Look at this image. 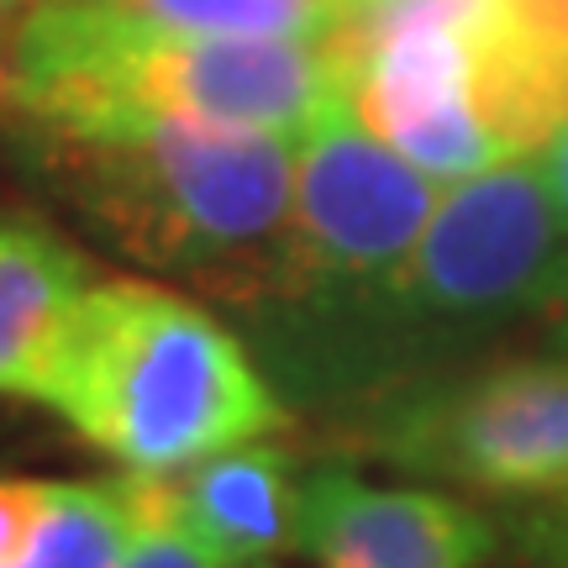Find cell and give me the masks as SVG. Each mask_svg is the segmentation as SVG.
Wrapping results in <instances>:
<instances>
[{"instance_id":"cell-9","label":"cell","mask_w":568,"mask_h":568,"mask_svg":"<svg viewBox=\"0 0 568 568\" xmlns=\"http://www.w3.org/2000/svg\"><path fill=\"white\" fill-rule=\"evenodd\" d=\"M90 284V264L42 216L0 211V395L38 400Z\"/></svg>"},{"instance_id":"cell-11","label":"cell","mask_w":568,"mask_h":568,"mask_svg":"<svg viewBox=\"0 0 568 568\" xmlns=\"http://www.w3.org/2000/svg\"><path fill=\"white\" fill-rule=\"evenodd\" d=\"M153 27L211 32V38H274V42H337L358 0H90Z\"/></svg>"},{"instance_id":"cell-6","label":"cell","mask_w":568,"mask_h":568,"mask_svg":"<svg viewBox=\"0 0 568 568\" xmlns=\"http://www.w3.org/2000/svg\"><path fill=\"white\" fill-rule=\"evenodd\" d=\"M353 443L422 485L495 500L568 495V353L458 364L353 410Z\"/></svg>"},{"instance_id":"cell-1","label":"cell","mask_w":568,"mask_h":568,"mask_svg":"<svg viewBox=\"0 0 568 568\" xmlns=\"http://www.w3.org/2000/svg\"><path fill=\"white\" fill-rule=\"evenodd\" d=\"M568 301V232L537 153L447 184L422 243L374 295L253 347L284 406L358 410L395 385L479 358Z\"/></svg>"},{"instance_id":"cell-16","label":"cell","mask_w":568,"mask_h":568,"mask_svg":"<svg viewBox=\"0 0 568 568\" xmlns=\"http://www.w3.org/2000/svg\"><path fill=\"white\" fill-rule=\"evenodd\" d=\"M537 163H542L548 195H552V205H558V222H564V232H568V122L537 148Z\"/></svg>"},{"instance_id":"cell-15","label":"cell","mask_w":568,"mask_h":568,"mask_svg":"<svg viewBox=\"0 0 568 568\" xmlns=\"http://www.w3.org/2000/svg\"><path fill=\"white\" fill-rule=\"evenodd\" d=\"M53 479H0V568L11 564L38 527Z\"/></svg>"},{"instance_id":"cell-7","label":"cell","mask_w":568,"mask_h":568,"mask_svg":"<svg viewBox=\"0 0 568 568\" xmlns=\"http://www.w3.org/2000/svg\"><path fill=\"white\" fill-rule=\"evenodd\" d=\"M495 548V521L447 489L368 485L353 464L301 485V558L316 568H485Z\"/></svg>"},{"instance_id":"cell-19","label":"cell","mask_w":568,"mask_h":568,"mask_svg":"<svg viewBox=\"0 0 568 568\" xmlns=\"http://www.w3.org/2000/svg\"><path fill=\"white\" fill-rule=\"evenodd\" d=\"M6 6H21V11H32V6H42V0H6Z\"/></svg>"},{"instance_id":"cell-18","label":"cell","mask_w":568,"mask_h":568,"mask_svg":"<svg viewBox=\"0 0 568 568\" xmlns=\"http://www.w3.org/2000/svg\"><path fill=\"white\" fill-rule=\"evenodd\" d=\"M552 343H558V347L568 353V301L558 305V326H552Z\"/></svg>"},{"instance_id":"cell-17","label":"cell","mask_w":568,"mask_h":568,"mask_svg":"<svg viewBox=\"0 0 568 568\" xmlns=\"http://www.w3.org/2000/svg\"><path fill=\"white\" fill-rule=\"evenodd\" d=\"M21 21H27V11H21V6H6V0H0V90H6V74H11V53H17Z\"/></svg>"},{"instance_id":"cell-13","label":"cell","mask_w":568,"mask_h":568,"mask_svg":"<svg viewBox=\"0 0 568 568\" xmlns=\"http://www.w3.org/2000/svg\"><path fill=\"white\" fill-rule=\"evenodd\" d=\"M510 564L516 568H568V495L537 500L510 516Z\"/></svg>"},{"instance_id":"cell-4","label":"cell","mask_w":568,"mask_h":568,"mask_svg":"<svg viewBox=\"0 0 568 568\" xmlns=\"http://www.w3.org/2000/svg\"><path fill=\"white\" fill-rule=\"evenodd\" d=\"M32 148L126 258L205 284L232 311L264 290L295 201V138L148 116Z\"/></svg>"},{"instance_id":"cell-14","label":"cell","mask_w":568,"mask_h":568,"mask_svg":"<svg viewBox=\"0 0 568 568\" xmlns=\"http://www.w3.org/2000/svg\"><path fill=\"white\" fill-rule=\"evenodd\" d=\"M500 11L537 59L568 74V0H500Z\"/></svg>"},{"instance_id":"cell-5","label":"cell","mask_w":568,"mask_h":568,"mask_svg":"<svg viewBox=\"0 0 568 568\" xmlns=\"http://www.w3.org/2000/svg\"><path fill=\"white\" fill-rule=\"evenodd\" d=\"M443 184L368 132L347 95L295 138V201L264 290L237 311L247 347L305 332L374 295L422 243Z\"/></svg>"},{"instance_id":"cell-2","label":"cell","mask_w":568,"mask_h":568,"mask_svg":"<svg viewBox=\"0 0 568 568\" xmlns=\"http://www.w3.org/2000/svg\"><path fill=\"white\" fill-rule=\"evenodd\" d=\"M343 95L347 63L332 42L211 38L90 0H42L21 21L0 111L27 142L148 116L301 138Z\"/></svg>"},{"instance_id":"cell-12","label":"cell","mask_w":568,"mask_h":568,"mask_svg":"<svg viewBox=\"0 0 568 568\" xmlns=\"http://www.w3.org/2000/svg\"><path fill=\"white\" fill-rule=\"evenodd\" d=\"M142 500H148V506H142L138 542H132L122 568H232L211 548H201V542L169 516V506H163V479H148V474H142Z\"/></svg>"},{"instance_id":"cell-10","label":"cell","mask_w":568,"mask_h":568,"mask_svg":"<svg viewBox=\"0 0 568 568\" xmlns=\"http://www.w3.org/2000/svg\"><path fill=\"white\" fill-rule=\"evenodd\" d=\"M142 474L48 485L27 548L6 568H122L142 527Z\"/></svg>"},{"instance_id":"cell-3","label":"cell","mask_w":568,"mask_h":568,"mask_svg":"<svg viewBox=\"0 0 568 568\" xmlns=\"http://www.w3.org/2000/svg\"><path fill=\"white\" fill-rule=\"evenodd\" d=\"M38 400L148 479L184 474L290 422L253 347L190 295L148 280L84 290Z\"/></svg>"},{"instance_id":"cell-8","label":"cell","mask_w":568,"mask_h":568,"mask_svg":"<svg viewBox=\"0 0 568 568\" xmlns=\"http://www.w3.org/2000/svg\"><path fill=\"white\" fill-rule=\"evenodd\" d=\"M301 485L290 447L274 437L211 453L163 479V506L201 548L232 568H274L301 552Z\"/></svg>"}]
</instances>
